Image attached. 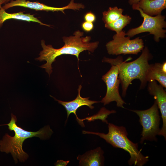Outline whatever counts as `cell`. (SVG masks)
I'll return each instance as SVG.
<instances>
[{
	"label": "cell",
	"mask_w": 166,
	"mask_h": 166,
	"mask_svg": "<svg viewBox=\"0 0 166 166\" xmlns=\"http://www.w3.org/2000/svg\"><path fill=\"white\" fill-rule=\"evenodd\" d=\"M123 10L117 6L110 7L108 10L103 12L102 20L105 23H109L119 19L123 15Z\"/></svg>",
	"instance_id": "cell-17"
},
{
	"label": "cell",
	"mask_w": 166,
	"mask_h": 166,
	"mask_svg": "<svg viewBox=\"0 0 166 166\" xmlns=\"http://www.w3.org/2000/svg\"><path fill=\"white\" fill-rule=\"evenodd\" d=\"M131 20V18L129 16L123 15L116 21L111 23L105 24V27L118 34L121 32L123 29L130 23Z\"/></svg>",
	"instance_id": "cell-16"
},
{
	"label": "cell",
	"mask_w": 166,
	"mask_h": 166,
	"mask_svg": "<svg viewBox=\"0 0 166 166\" xmlns=\"http://www.w3.org/2000/svg\"><path fill=\"white\" fill-rule=\"evenodd\" d=\"M16 121V117L12 113L11 120L9 123L0 125V126L7 125L9 129L15 133L14 136L8 133L3 136L2 140H0V151L6 153H10L15 163L18 162V159L21 162H24L29 157L28 155L22 148L25 140L34 136L45 139L49 137L53 133L49 126H45L37 132L27 131L18 126Z\"/></svg>",
	"instance_id": "cell-3"
},
{
	"label": "cell",
	"mask_w": 166,
	"mask_h": 166,
	"mask_svg": "<svg viewBox=\"0 0 166 166\" xmlns=\"http://www.w3.org/2000/svg\"><path fill=\"white\" fill-rule=\"evenodd\" d=\"M119 69L116 65H112L109 71L102 76V79L106 84L107 90L105 96L100 102L104 105L115 101L118 107L124 108L126 104L121 96L119 90L120 83L118 78Z\"/></svg>",
	"instance_id": "cell-8"
},
{
	"label": "cell",
	"mask_w": 166,
	"mask_h": 166,
	"mask_svg": "<svg viewBox=\"0 0 166 166\" xmlns=\"http://www.w3.org/2000/svg\"><path fill=\"white\" fill-rule=\"evenodd\" d=\"M158 107L155 100L153 105L145 110H131L139 117V121L142 127L140 142L142 144L145 140L157 141L156 136L158 135L160 117Z\"/></svg>",
	"instance_id": "cell-5"
},
{
	"label": "cell",
	"mask_w": 166,
	"mask_h": 166,
	"mask_svg": "<svg viewBox=\"0 0 166 166\" xmlns=\"http://www.w3.org/2000/svg\"><path fill=\"white\" fill-rule=\"evenodd\" d=\"M81 27L84 31L89 32L93 30L94 26L93 23L85 21L82 23Z\"/></svg>",
	"instance_id": "cell-19"
},
{
	"label": "cell",
	"mask_w": 166,
	"mask_h": 166,
	"mask_svg": "<svg viewBox=\"0 0 166 166\" xmlns=\"http://www.w3.org/2000/svg\"><path fill=\"white\" fill-rule=\"evenodd\" d=\"M132 9L138 10L143 18V22L139 26L129 30L126 35L129 37L144 32H149L150 34L154 35V40L156 42L159 41L160 38L165 37L166 30L163 28L166 27L165 17L160 14L153 17L144 13L139 8L132 6Z\"/></svg>",
	"instance_id": "cell-6"
},
{
	"label": "cell",
	"mask_w": 166,
	"mask_h": 166,
	"mask_svg": "<svg viewBox=\"0 0 166 166\" xmlns=\"http://www.w3.org/2000/svg\"><path fill=\"white\" fill-rule=\"evenodd\" d=\"M74 0H71L70 3L66 6L61 7H57L48 6L38 2H31L26 0H12L10 2L5 4L2 7L6 10L13 7L19 6L34 10L36 11L53 12L60 11L64 14L65 13L64 10L66 9L79 10L85 8V6L83 4L75 3Z\"/></svg>",
	"instance_id": "cell-9"
},
{
	"label": "cell",
	"mask_w": 166,
	"mask_h": 166,
	"mask_svg": "<svg viewBox=\"0 0 166 166\" xmlns=\"http://www.w3.org/2000/svg\"><path fill=\"white\" fill-rule=\"evenodd\" d=\"M116 112L115 110H109L103 107L96 114L83 119H81V121L82 122H83V121L85 120H86L88 121H91L99 119L101 120L104 122L108 124V121L106 120L108 116L111 114L114 113Z\"/></svg>",
	"instance_id": "cell-18"
},
{
	"label": "cell",
	"mask_w": 166,
	"mask_h": 166,
	"mask_svg": "<svg viewBox=\"0 0 166 166\" xmlns=\"http://www.w3.org/2000/svg\"><path fill=\"white\" fill-rule=\"evenodd\" d=\"M125 31L116 34L113 36V40L108 42L106 47L109 54L118 55L121 54H137L143 49L144 43L139 37L130 39L125 37Z\"/></svg>",
	"instance_id": "cell-7"
},
{
	"label": "cell",
	"mask_w": 166,
	"mask_h": 166,
	"mask_svg": "<svg viewBox=\"0 0 166 166\" xmlns=\"http://www.w3.org/2000/svg\"><path fill=\"white\" fill-rule=\"evenodd\" d=\"M12 0H0V9L2 8V5L3 4H6Z\"/></svg>",
	"instance_id": "cell-22"
},
{
	"label": "cell",
	"mask_w": 166,
	"mask_h": 166,
	"mask_svg": "<svg viewBox=\"0 0 166 166\" xmlns=\"http://www.w3.org/2000/svg\"><path fill=\"white\" fill-rule=\"evenodd\" d=\"M83 32L78 30L74 33L73 36L64 37L63 40L64 45L58 49L53 48L51 45H46L45 41L42 40L41 45L43 49L39 54V57L35 59L40 61H46L40 67L45 69L49 76L52 72V64L58 56L63 54L74 55L77 57L78 64L79 55L81 53L85 50L93 53L99 44L98 42H90L91 37H83Z\"/></svg>",
	"instance_id": "cell-1"
},
{
	"label": "cell",
	"mask_w": 166,
	"mask_h": 166,
	"mask_svg": "<svg viewBox=\"0 0 166 166\" xmlns=\"http://www.w3.org/2000/svg\"><path fill=\"white\" fill-rule=\"evenodd\" d=\"M148 90L149 93L154 97L160 109L163 121V125L158 135L163 136L166 139V92L164 87L158 84L156 81L148 82Z\"/></svg>",
	"instance_id": "cell-10"
},
{
	"label": "cell",
	"mask_w": 166,
	"mask_h": 166,
	"mask_svg": "<svg viewBox=\"0 0 166 166\" xmlns=\"http://www.w3.org/2000/svg\"><path fill=\"white\" fill-rule=\"evenodd\" d=\"M85 21L93 23L96 20V17L95 14L91 12L86 13L84 16Z\"/></svg>",
	"instance_id": "cell-20"
},
{
	"label": "cell",
	"mask_w": 166,
	"mask_h": 166,
	"mask_svg": "<svg viewBox=\"0 0 166 166\" xmlns=\"http://www.w3.org/2000/svg\"><path fill=\"white\" fill-rule=\"evenodd\" d=\"M140 0H129L128 3L130 5L137 3Z\"/></svg>",
	"instance_id": "cell-23"
},
{
	"label": "cell",
	"mask_w": 166,
	"mask_h": 166,
	"mask_svg": "<svg viewBox=\"0 0 166 166\" xmlns=\"http://www.w3.org/2000/svg\"><path fill=\"white\" fill-rule=\"evenodd\" d=\"M82 88L81 85H80L78 90V94L77 97L74 100L69 101H65L58 100L53 97L55 100L57 101L59 104L62 105L65 108L67 113V118L66 121L70 114L73 113L75 115L76 120L78 123L82 127H84L85 125L84 122H82L81 119H79L77 117L76 113L77 109L80 107L83 106H86L90 109H92L94 108L93 105L100 102L99 101L90 100H89V97H82L80 95V92Z\"/></svg>",
	"instance_id": "cell-11"
},
{
	"label": "cell",
	"mask_w": 166,
	"mask_h": 166,
	"mask_svg": "<svg viewBox=\"0 0 166 166\" xmlns=\"http://www.w3.org/2000/svg\"><path fill=\"white\" fill-rule=\"evenodd\" d=\"M147 82L157 81L164 88H166V62L149 64L146 73Z\"/></svg>",
	"instance_id": "cell-13"
},
{
	"label": "cell",
	"mask_w": 166,
	"mask_h": 166,
	"mask_svg": "<svg viewBox=\"0 0 166 166\" xmlns=\"http://www.w3.org/2000/svg\"><path fill=\"white\" fill-rule=\"evenodd\" d=\"M2 7L0 9V28L2 26L4 22L6 20L9 19H15L28 22H37L40 25L49 27L50 26L42 22L37 18L35 17L34 15L30 14H24L23 12H20L14 13H9L6 12Z\"/></svg>",
	"instance_id": "cell-15"
},
{
	"label": "cell",
	"mask_w": 166,
	"mask_h": 166,
	"mask_svg": "<svg viewBox=\"0 0 166 166\" xmlns=\"http://www.w3.org/2000/svg\"><path fill=\"white\" fill-rule=\"evenodd\" d=\"M104 152L100 147L89 150L84 154L79 155L77 159L79 166H100L104 164Z\"/></svg>",
	"instance_id": "cell-12"
},
{
	"label": "cell",
	"mask_w": 166,
	"mask_h": 166,
	"mask_svg": "<svg viewBox=\"0 0 166 166\" xmlns=\"http://www.w3.org/2000/svg\"><path fill=\"white\" fill-rule=\"evenodd\" d=\"M69 161H66L62 160H57L55 164V165L57 166H65L69 163Z\"/></svg>",
	"instance_id": "cell-21"
},
{
	"label": "cell",
	"mask_w": 166,
	"mask_h": 166,
	"mask_svg": "<svg viewBox=\"0 0 166 166\" xmlns=\"http://www.w3.org/2000/svg\"><path fill=\"white\" fill-rule=\"evenodd\" d=\"M152 56L147 47L143 49L141 55L135 60L130 62L123 61L122 57L119 56L116 58L104 57L102 61L117 66L119 69L118 78L121 84L122 95H126V91L132 81L138 79L140 81V89H143L147 83L146 73L149 66V61Z\"/></svg>",
	"instance_id": "cell-2"
},
{
	"label": "cell",
	"mask_w": 166,
	"mask_h": 166,
	"mask_svg": "<svg viewBox=\"0 0 166 166\" xmlns=\"http://www.w3.org/2000/svg\"><path fill=\"white\" fill-rule=\"evenodd\" d=\"M108 132L107 134L85 130L84 134L96 135L104 139L107 143L116 148H122L128 152L130 158L128 161L129 165L142 166L148 160V156H144L138 148V144L129 140L125 127L108 123Z\"/></svg>",
	"instance_id": "cell-4"
},
{
	"label": "cell",
	"mask_w": 166,
	"mask_h": 166,
	"mask_svg": "<svg viewBox=\"0 0 166 166\" xmlns=\"http://www.w3.org/2000/svg\"><path fill=\"white\" fill-rule=\"evenodd\" d=\"M132 6L141 9L145 14L150 15L160 14L166 8V0H140Z\"/></svg>",
	"instance_id": "cell-14"
}]
</instances>
